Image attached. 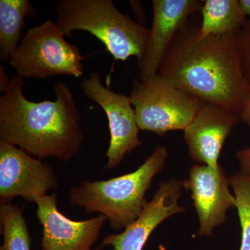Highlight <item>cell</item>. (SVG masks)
<instances>
[{
  "label": "cell",
  "instance_id": "4",
  "mask_svg": "<svg viewBox=\"0 0 250 250\" xmlns=\"http://www.w3.org/2000/svg\"><path fill=\"white\" fill-rule=\"evenodd\" d=\"M57 26L65 36L88 31L99 39L116 60L146 53L150 29L120 12L111 0H60L56 6Z\"/></svg>",
  "mask_w": 250,
  "mask_h": 250
},
{
  "label": "cell",
  "instance_id": "13",
  "mask_svg": "<svg viewBox=\"0 0 250 250\" xmlns=\"http://www.w3.org/2000/svg\"><path fill=\"white\" fill-rule=\"evenodd\" d=\"M241 120L240 115L211 103H205L184 130V140L192 160L218 167L224 144Z\"/></svg>",
  "mask_w": 250,
  "mask_h": 250
},
{
  "label": "cell",
  "instance_id": "3",
  "mask_svg": "<svg viewBox=\"0 0 250 250\" xmlns=\"http://www.w3.org/2000/svg\"><path fill=\"white\" fill-rule=\"evenodd\" d=\"M167 156L165 146H156L134 172L108 180L83 181L70 189V205L82 207L87 213L104 215L113 229H125L142 211L147 202L146 192L153 179L164 170Z\"/></svg>",
  "mask_w": 250,
  "mask_h": 250
},
{
  "label": "cell",
  "instance_id": "23",
  "mask_svg": "<svg viewBox=\"0 0 250 250\" xmlns=\"http://www.w3.org/2000/svg\"><path fill=\"white\" fill-rule=\"evenodd\" d=\"M242 11L245 16L250 17V0H238Z\"/></svg>",
  "mask_w": 250,
  "mask_h": 250
},
{
  "label": "cell",
  "instance_id": "8",
  "mask_svg": "<svg viewBox=\"0 0 250 250\" xmlns=\"http://www.w3.org/2000/svg\"><path fill=\"white\" fill-rule=\"evenodd\" d=\"M53 167L13 145L0 141V201L21 196L29 203L59 188Z\"/></svg>",
  "mask_w": 250,
  "mask_h": 250
},
{
  "label": "cell",
  "instance_id": "1",
  "mask_svg": "<svg viewBox=\"0 0 250 250\" xmlns=\"http://www.w3.org/2000/svg\"><path fill=\"white\" fill-rule=\"evenodd\" d=\"M239 33L203 36L200 25L188 22L176 34L158 73L205 103L240 115L250 85L242 69Z\"/></svg>",
  "mask_w": 250,
  "mask_h": 250
},
{
  "label": "cell",
  "instance_id": "17",
  "mask_svg": "<svg viewBox=\"0 0 250 250\" xmlns=\"http://www.w3.org/2000/svg\"><path fill=\"white\" fill-rule=\"evenodd\" d=\"M229 181L241 224V243L238 250H250V182L239 172L232 174Z\"/></svg>",
  "mask_w": 250,
  "mask_h": 250
},
{
  "label": "cell",
  "instance_id": "14",
  "mask_svg": "<svg viewBox=\"0 0 250 250\" xmlns=\"http://www.w3.org/2000/svg\"><path fill=\"white\" fill-rule=\"evenodd\" d=\"M200 11V31L203 36L239 33L247 21L238 0H206Z\"/></svg>",
  "mask_w": 250,
  "mask_h": 250
},
{
  "label": "cell",
  "instance_id": "2",
  "mask_svg": "<svg viewBox=\"0 0 250 250\" xmlns=\"http://www.w3.org/2000/svg\"><path fill=\"white\" fill-rule=\"evenodd\" d=\"M23 77L16 74L0 97V141L13 145L39 160L54 157L69 162L84 141L82 118L71 88L59 82L55 101H29Z\"/></svg>",
  "mask_w": 250,
  "mask_h": 250
},
{
  "label": "cell",
  "instance_id": "19",
  "mask_svg": "<svg viewBox=\"0 0 250 250\" xmlns=\"http://www.w3.org/2000/svg\"><path fill=\"white\" fill-rule=\"evenodd\" d=\"M236 155L239 164V172L250 182V146L238 151Z\"/></svg>",
  "mask_w": 250,
  "mask_h": 250
},
{
  "label": "cell",
  "instance_id": "9",
  "mask_svg": "<svg viewBox=\"0 0 250 250\" xmlns=\"http://www.w3.org/2000/svg\"><path fill=\"white\" fill-rule=\"evenodd\" d=\"M184 188L191 192V199L199 219L197 235L210 236L213 229L225 223L230 208H236V200L229 190V177L218 167L192 166L188 178L183 180Z\"/></svg>",
  "mask_w": 250,
  "mask_h": 250
},
{
  "label": "cell",
  "instance_id": "5",
  "mask_svg": "<svg viewBox=\"0 0 250 250\" xmlns=\"http://www.w3.org/2000/svg\"><path fill=\"white\" fill-rule=\"evenodd\" d=\"M129 99L140 130L160 136L184 131L205 103L159 73L143 82L134 80Z\"/></svg>",
  "mask_w": 250,
  "mask_h": 250
},
{
  "label": "cell",
  "instance_id": "6",
  "mask_svg": "<svg viewBox=\"0 0 250 250\" xmlns=\"http://www.w3.org/2000/svg\"><path fill=\"white\" fill-rule=\"evenodd\" d=\"M83 57L77 46L67 42L56 22L47 20L31 28L10 58L19 76L46 79L83 75Z\"/></svg>",
  "mask_w": 250,
  "mask_h": 250
},
{
  "label": "cell",
  "instance_id": "12",
  "mask_svg": "<svg viewBox=\"0 0 250 250\" xmlns=\"http://www.w3.org/2000/svg\"><path fill=\"white\" fill-rule=\"evenodd\" d=\"M203 0H154L153 21L147 48L138 64L139 80L146 81L159 72L176 34L187 25L192 14L201 10Z\"/></svg>",
  "mask_w": 250,
  "mask_h": 250
},
{
  "label": "cell",
  "instance_id": "7",
  "mask_svg": "<svg viewBox=\"0 0 250 250\" xmlns=\"http://www.w3.org/2000/svg\"><path fill=\"white\" fill-rule=\"evenodd\" d=\"M80 86L85 97L101 106L107 116L110 141L104 169L111 170L121 164L127 153L142 146L136 112L129 97L104 87L98 72H90Z\"/></svg>",
  "mask_w": 250,
  "mask_h": 250
},
{
  "label": "cell",
  "instance_id": "20",
  "mask_svg": "<svg viewBox=\"0 0 250 250\" xmlns=\"http://www.w3.org/2000/svg\"><path fill=\"white\" fill-rule=\"evenodd\" d=\"M241 120L244 122L250 129V93L247 98L243 109L240 113Z\"/></svg>",
  "mask_w": 250,
  "mask_h": 250
},
{
  "label": "cell",
  "instance_id": "15",
  "mask_svg": "<svg viewBox=\"0 0 250 250\" xmlns=\"http://www.w3.org/2000/svg\"><path fill=\"white\" fill-rule=\"evenodd\" d=\"M35 10L28 0H0V59L11 58L23 39L26 16H34Z\"/></svg>",
  "mask_w": 250,
  "mask_h": 250
},
{
  "label": "cell",
  "instance_id": "10",
  "mask_svg": "<svg viewBox=\"0 0 250 250\" xmlns=\"http://www.w3.org/2000/svg\"><path fill=\"white\" fill-rule=\"evenodd\" d=\"M35 204L36 217L42 228L41 250H96L92 247L107 220L104 215L81 221L67 218L57 208L55 193L38 199Z\"/></svg>",
  "mask_w": 250,
  "mask_h": 250
},
{
  "label": "cell",
  "instance_id": "22",
  "mask_svg": "<svg viewBox=\"0 0 250 250\" xmlns=\"http://www.w3.org/2000/svg\"><path fill=\"white\" fill-rule=\"evenodd\" d=\"M130 4L131 6V9L135 14V16L138 18V19L142 20L145 22V13L143 9L142 5L139 1H130Z\"/></svg>",
  "mask_w": 250,
  "mask_h": 250
},
{
  "label": "cell",
  "instance_id": "18",
  "mask_svg": "<svg viewBox=\"0 0 250 250\" xmlns=\"http://www.w3.org/2000/svg\"><path fill=\"white\" fill-rule=\"evenodd\" d=\"M243 74L250 85V19L247 20L238 36Z\"/></svg>",
  "mask_w": 250,
  "mask_h": 250
},
{
  "label": "cell",
  "instance_id": "11",
  "mask_svg": "<svg viewBox=\"0 0 250 250\" xmlns=\"http://www.w3.org/2000/svg\"><path fill=\"white\" fill-rule=\"evenodd\" d=\"M183 188V180L172 179L161 182L139 217L123 232L105 236L96 250L108 246L113 250H143L150 235L162 222L185 211V208L179 205Z\"/></svg>",
  "mask_w": 250,
  "mask_h": 250
},
{
  "label": "cell",
  "instance_id": "16",
  "mask_svg": "<svg viewBox=\"0 0 250 250\" xmlns=\"http://www.w3.org/2000/svg\"><path fill=\"white\" fill-rule=\"evenodd\" d=\"M23 208L11 203L1 205L0 223L4 241L0 250H31V238Z\"/></svg>",
  "mask_w": 250,
  "mask_h": 250
},
{
  "label": "cell",
  "instance_id": "21",
  "mask_svg": "<svg viewBox=\"0 0 250 250\" xmlns=\"http://www.w3.org/2000/svg\"><path fill=\"white\" fill-rule=\"evenodd\" d=\"M10 80L7 76L4 67L3 65L0 66V91L4 93L7 89L8 85L9 84Z\"/></svg>",
  "mask_w": 250,
  "mask_h": 250
}]
</instances>
